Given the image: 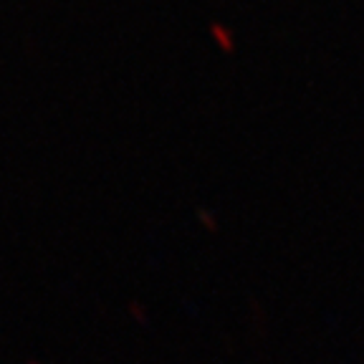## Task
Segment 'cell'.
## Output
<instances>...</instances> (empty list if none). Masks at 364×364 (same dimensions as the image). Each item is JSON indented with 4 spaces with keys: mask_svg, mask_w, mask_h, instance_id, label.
Segmentation results:
<instances>
[{
    "mask_svg": "<svg viewBox=\"0 0 364 364\" xmlns=\"http://www.w3.org/2000/svg\"><path fill=\"white\" fill-rule=\"evenodd\" d=\"M210 33H213V38L218 41V46H220L223 51H233V48H235L233 31L228 28L223 21H210Z\"/></svg>",
    "mask_w": 364,
    "mask_h": 364,
    "instance_id": "obj_1",
    "label": "cell"
}]
</instances>
